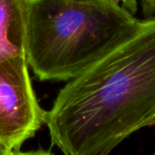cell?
<instances>
[{
    "label": "cell",
    "instance_id": "6da1fadb",
    "mask_svg": "<svg viewBox=\"0 0 155 155\" xmlns=\"http://www.w3.org/2000/svg\"><path fill=\"white\" fill-rule=\"evenodd\" d=\"M155 124V16L135 25L67 81L46 112L53 145L65 155H105Z\"/></svg>",
    "mask_w": 155,
    "mask_h": 155
},
{
    "label": "cell",
    "instance_id": "7a4b0ae2",
    "mask_svg": "<svg viewBox=\"0 0 155 155\" xmlns=\"http://www.w3.org/2000/svg\"><path fill=\"white\" fill-rule=\"evenodd\" d=\"M116 2L29 0L25 41L28 66L40 81H69L137 22Z\"/></svg>",
    "mask_w": 155,
    "mask_h": 155
},
{
    "label": "cell",
    "instance_id": "3957f363",
    "mask_svg": "<svg viewBox=\"0 0 155 155\" xmlns=\"http://www.w3.org/2000/svg\"><path fill=\"white\" fill-rule=\"evenodd\" d=\"M28 68L25 54L0 58V155L19 153L45 124Z\"/></svg>",
    "mask_w": 155,
    "mask_h": 155
},
{
    "label": "cell",
    "instance_id": "277c9868",
    "mask_svg": "<svg viewBox=\"0 0 155 155\" xmlns=\"http://www.w3.org/2000/svg\"><path fill=\"white\" fill-rule=\"evenodd\" d=\"M29 0H0V58L25 55Z\"/></svg>",
    "mask_w": 155,
    "mask_h": 155
},
{
    "label": "cell",
    "instance_id": "5b68a950",
    "mask_svg": "<svg viewBox=\"0 0 155 155\" xmlns=\"http://www.w3.org/2000/svg\"><path fill=\"white\" fill-rule=\"evenodd\" d=\"M83 2H92V3H102V2H116L121 4L123 6L127 8L132 13L136 11V0H75Z\"/></svg>",
    "mask_w": 155,
    "mask_h": 155
},
{
    "label": "cell",
    "instance_id": "8992f818",
    "mask_svg": "<svg viewBox=\"0 0 155 155\" xmlns=\"http://www.w3.org/2000/svg\"><path fill=\"white\" fill-rule=\"evenodd\" d=\"M145 11L153 12L155 9V0H141Z\"/></svg>",
    "mask_w": 155,
    "mask_h": 155
}]
</instances>
